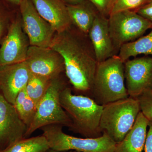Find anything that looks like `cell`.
Instances as JSON below:
<instances>
[{
	"label": "cell",
	"mask_w": 152,
	"mask_h": 152,
	"mask_svg": "<svg viewBox=\"0 0 152 152\" xmlns=\"http://www.w3.org/2000/svg\"><path fill=\"white\" fill-rule=\"evenodd\" d=\"M38 13L53 27L56 33L70 28L72 22L66 5L62 0H31Z\"/></svg>",
	"instance_id": "15"
},
{
	"label": "cell",
	"mask_w": 152,
	"mask_h": 152,
	"mask_svg": "<svg viewBox=\"0 0 152 152\" xmlns=\"http://www.w3.org/2000/svg\"><path fill=\"white\" fill-rule=\"evenodd\" d=\"M94 6L99 13L108 18L115 0H88Z\"/></svg>",
	"instance_id": "24"
},
{
	"label": "cell",
	"mask_w": 152,
	"mask_h": 152,
	"mask_svg": "<svg viewBox=\"0 0 152 152\" xmlns=\"http://www.w3.org/2000/svg\"><path fill=\"white\" fill-rule=\"evenodd\" d=\"M125 81L124 63L118 55L98 63L92 99L103 106L129 97Z\"/></svg>",
	"instance_id": "3"
},
{
	"label": "cell",
	"mask_w": 152,
	"mask_h": 152,
	"mask_svg": "<svg viewBox=\"0 0 152 152\" xmlns=\"http://www.w3.org/2000/svg\"><path fill=\"white\" fill-rule=\"evenodd\" d=\"M135 12L152 23V0H150Z\"/></svg>",
	"instance_id": "25"
},
{
	"label": "cell",
	"mask_w": 152,
	"mask_h": 152,
	"mask_svg": "<svg viewBox=\"0 0 152 152\" xmlns=\"http://www.w3.org/2000/svg\"><path fill=\"white\" fill-rule=\"evenodd\" d=\"M149 130L147 134L144 151L145 152H152V122L149 121Z\"/></svg>",
	"instance_id": "26"
},
{
	"label": "cell",
	"mask_w": 152,
	"mask_h": 152,
	"mask_svg": "<svg viewBox=\"0 0 152 152\" xmlns=\"http://www.w3.org/2000/svg\"><path fill=\"white\" fill-rule=\"evenodd\" d=\"M29 45L22 21H15L9 28L0 48V66L25 61Z\"/></svg>",
	"instance_id": "12"
},
{
	"label": "cell",
	"mask_w": 152,
	"mask_h": 152,
	"mask_svg": "<svg viewBox=\"0 0 152 152\" xmlns=\"http://www.w3.org/2000/svg\"><path fill=\"white\" fill-rule=\"evenodd\" d=\"M7 23V19L6 16L0 11V39L4 31Z\"/></svg>",
	"instance_id": "27"
},
{
	"label": "cell",
	"mask_w": 152,
	"mask_h": 152,
	"mask_svg": "<svg viewBox=\"0 0 152 152\" xmlns=\"http://www.w3.org/2000/svg\"><path fill=\"white\" fill-rule=\"evenodd\" d=\"M27 129L14 105L0 94V151L25 138Z\"/></svg>",
	"instance_id": "11"
},
{
	"label": "cell",
	"mask_w": 152,
	"mask_h": 152,
	"mask_svg": "<svg viewBox=\"0 0 152 152\" xmlns=\"http://www.w3.org/2000/svg\"><path fill=\"white\" fill-rule=\"evenodd\" d=\"M61 105L72 121L71 130L86 138H96L102 135L100 122L103 106L91 98L72 94L65 87L60 93Z\"/></svg>",
	"instance_id": "2"
},
{
	"label": "cell",
	"mask_w": 152,
	"mask_h": 152,
	"mask_svg": "<svg viewBox=\"0 0 152 152\" xmlns=\"http://www.w3.org/2000/svg\"><path fill=\"white\" fill-rule=\"evenodd\" d=\"M72 25L86 35L89 32L99 13L89 1L76 5H66Z\"/></svg>",
	"instance_id": "17"
},
{
	"label": "cell",
	"mask_w": 152,
	"mask_h": 152,
	"mask_svg": "<svg viewBox=\"0 0 152 152\" xmlns=\"http://www.w3.org/2000/svg\"><path fill=\"white\" fill-rule=\"evenodd\" d=\"M148 123L140 112L133 127L121 141L116 144L113 152H142Z\"/></svg>",
	"instance_id": "16"
},
{
	"label": "cell",
	"mask_w": 152,
	"mask_h": 152,
	"mask_svg": "<svg viewBox=\"0 0 152 152\" xmlns=\"http://www.w3.org/2000/svg\"><path fill=\"white\" fill-rule=\"evenodd\" d=\"M141 54L152 56V28L146 35L122 46L118 56L125 63L131 57Z\"/></svg>",
	"instance_id": "18"
},
{
	"label": "cell",
	"mask_w": 152,
	"mask_h": 152,
	"mask_svg": "<svg viewBox=\"0 0 152 152\" xmlns=\"http://www.w3.org/2000/svg\"><path fill=\"white\" fill-rule=\"evenodd\" d=\"M64 88L58 77L51 81L45 94L38 104L35 115L28 128L25 138L49 125L71 127L72 121L60 102V93Z\"/></svg>",
	"instance_id": "6"
},
{
	"label": "cell",
	"mask_w": 152,
	"mask_h": 152,
	"mask_svg": "<svg viewBox=\"0 0 152 152\" xmlns=\"http://www.w3.org/2000/svg\"><path fill=\"white\" fill-rule=\"evenodd\" d=\"M42 129L50 149L58 151L113 152L116 144L105 133L98 137L82 138L64 133L60 125H49Z\"/></svg>",
	"instance_id": "5"
},
{
	"label": "cell",
	"mask_w": 152,
	"mask_h": 152,
	"mask_svg": "<svg viewBox=\"0 0 152 152\" xmlns=\"http://www.w3.org/2000/svg\"><path fill=\"white\" fill-rule=\"evenodd\" d=\"M140 112L137 99L129 97L103 105L100 128L116 143L124 138Z\"/></svg>",
	"instance_id": "4"
},
{
	"label": "cell",
	"mask_w": 152,
	"mask_h": 152,
	"mask_svg": "<svg viewBox=\"0 0 152 152\" xmlns=\"http://www.w3.org/2000/svg\"><path fill=\"white\" fill-rule=\"evenodd\" d=\"M71 27L56 33L50 48L62 57L66 75L74 88L92 95L98 64L94 50L88 35Z\"/></svg>",
	"instance_id": "1"
},
{
	"label": "cell",
	"mask_w": 152,
	"mask_h": 152,
	"mask_svg": "<svg viewBox=\"0 0 152 152\" xmlns=\"http://www.w3.org/2000/svg\"><path fill=\"white\" fill-rule=\"evenodd\" d=\"M98 62L118 55L113 44L108 26V19L99 13L88 34Z\"/></svg>",
	"instance_id": "14"
},
{
	"label": "cell",
	"mask_w": 152,
	"mask_h": 152,
	"mask_svg": "<svg viewBox=\"0 0 152 152\" xmlns=\"http://www.w3.org/2000/svg\"><path fill=\"white\" fill-rule=\"evenodd\" d=\"M11 2L16 4L20 5V3L22 1V0H8Z\"/></svg>",
	"instance_id": "29"
},
{
	"label": "cell",
	"mask_w": 152,
	"mask_h": 152,
	"mask_svg": "<svg viewBox=\"0 0 152 152\" xmlns=\"http://www.w3.org/2000/svg\"><path fill=\"white\" fill-rule=\"evenodd\" d=\"M31 76L26 61L0 66V90L9 102L15 104L17 96L26 88Z\"/></svg>",
	"instance_id": "13"
},
{
	"label": "cell",
	"mask_w": 152,
	"mask_h": 152,
	"mask_svg": "<svg viewBox=\"0 0 152 152\" xmlns=\"http://www.w3.org/2000/svg\"><path fill=\"white\" fill-rule=\"evenodd\" d=\"M50 149L48 140L42 135L22 139L0 152H47Z\"/></svg>",
	"instance_id": "19"
},
{
	"label": "cell",
	"mask_w": 152,
	"mask_h": 152,
	"mask_svg": "<svg viewBox=\"0 0 152 152\" xmlns=\"http://www.w3.org/2000/svg\"><path fill=\"white\" fill-rule=\"evenodd\" d=\"M110 35L118 53L121 47L142 37L152 23L134 11H120L108 18Z\"/></svg>",
	"instance_id": "7"
},
{
	"label": "cell",
	"mask_w": 152,
	"mask_h": 152,
	"mask_svg": "<svg viewBox=\"0 0 152 152\" xmlns=\"http://www.w3.org/2000/svg\"><path fill=\"white\" fill-rule=\"evenodd\" d=\"M14 106L21 119L27 126L28 129L35 115L37 106L28 96L26 88L19 93Z\"/></svg>",
	"instance_id": "20"
},
{
	"label": "cell",
	"mask_w": 152,
	"mask_h": 152,
	"mask_svg": "<svg viewBox=\"0 0 152 152\" xmlns=\"http://www.w3.org/2000/svg\"><path fill=\"white\" fill-rule=\"evenodd\" d=\"M66 5H76L85 2L87 0H62Z\"/></svg>",
	"instance_id": "28"
},
{
	"label": "cell",
	"mask_w": 152,
	"mask_h": 152,
	"mask_svg": "<svg viewBox=\"0 0 152 152\" xmlns=\"http://www.w3.org/2000/svg\"><path fill=\"white\" fill-rule=\"evenodd\" d=\"M23 29L31 46L50 48L56 34L54 29L38 13L31 0L20 3Z\"/></svg>",
	"instance_id": "8"
},
{
	"label": "cell",
	"mask_w": 152,
	"mask_h": 152,
	"mask_svg": "<svg viewBox=\"0 0 152 152\" xmlns=\"http://www.w3.org/2000/svg\"><path fill=\"white\" fill-rule=\"evenodd\" d=\"M150 1V0H115L111 14L120 11H136Z\"/></svg>",
	"instance_id": "23"
},
{
	"label": "cell",
	"mask_w": 152,
	"mask_h": 152,
	"mask_svg": "<svg viewBox=\"0 0 152 152\" xmlns=\"http://www.w3.org/2000/svg\"><path fill=\"white\" fill-rule=\"evenodd\" d=\"M51 81L31 74L26 88V92L37 107L45 94Z\"/></svg>",
	"instance_id": "21"
},
{
	"label": "cell",
	"mask_w": 152,
	"mask_h": 152,
	"mask_svg": "<svg viewBox=\"0 0 152 152\" xmlns=\"http://www.w3.org/2000/svg\"><path fill=\"white\" fill-rule=\"evenodd\" d=\"M136 99L140 104V112L149 121L152 122V89L145 91Z\"/></svg>",
	"instance_id": "22"
},
{
	"label": "cell",
	"mask_w": 152,
	"mask_h": 152,
	"mask_svg": "<svg viewBox=\"0 0 152 152\" xmlns=\"http://www.w3.org/2000/svg\"><path fill=\"white\" fill-rule=\"evenodd\" d=\"M48 152H62L58 151H55V150H53L52 149H50L48 151ZM79 152L77 151H68V152Z\"/></svg>",
	"instance_id": "30"
},
{
	"label": "cell",
	"mask_w": 152,
	"mask_h": 152,
	"mask_svg": "<svg viewBox=\"0 0 152 152\" xmlns=\"http://www.w3.org/2000/svg\"><path fill=\"white\" fill-rule=\"evenodd\" d=\"M25 61L31 74L49 80L58 77L65 71L62 57L51 48L30 45Z\"/></svg>",
	"instance_id": "9"
},
{
	"label": "cell",
	"mask_w": 152,
	"mask_h": 152,
	"mask_svg": "<svg viewBox=\"0 0 152 152\" xmlns=\"http://www.w3.org/2000/svg\"><path fill=\"white\" fill-rule=\"evenodd\" d=\"M124 76L129 96L136 99L145 91L152 89V56L126 61Z\"/></svg>",
	"instance_id": "10"
}]
</instances>
